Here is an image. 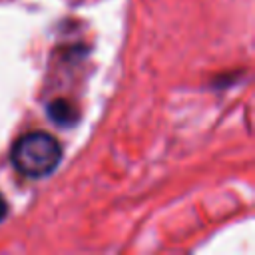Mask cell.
<instances>
[{
  "label": "cell",
  "mask_w": 255,
  "mask_h": 255,
  "mask_svg": "<svg viewBox=\"0 0 255 255\" xmlns=\"http://www.w3.org/2000/svg\"><path fill=\"white\" fill-rule=\"evenodd\" d=\"M6 213H8V203H6V199L0 195V221L6 217Z\"/></svg>",
  "instance_id": "3957f363"
},
{
  "label": "cell",
  "mask_w": 255,
  "mask_h": 255,
  "mask_svg": "<svg viewBox=\"0 0 255 255\" xmlns=\"http://www.w3.org/2000/svg\"><path fill=\"white\" fill-rule=\"evenodd\" d=\"M48 116H50L56 124L66 126V128H70V126H74V124L78 122V110H76L68 100H54V102H50V106H48Z\"/></svg>",
  "instance_id": "7a4b0ae2"
},
{
  "label": "cell",
  "mask_w": 255,
  "mask_h": 255,
  "mask_svg": "<svg viewBox=\"0 0 255 255\" xmlns=\"http://www.w3.org/2000/svg\"><path fill=\"white\" fill-rule=\"evenodd\" d=\"M62 159V147L56 137L44 131L22 135L12 147V163L28 177H44L52 173Z\"/></svg>",
  "instance_id": "6da1fadb"
}]
</instances>
